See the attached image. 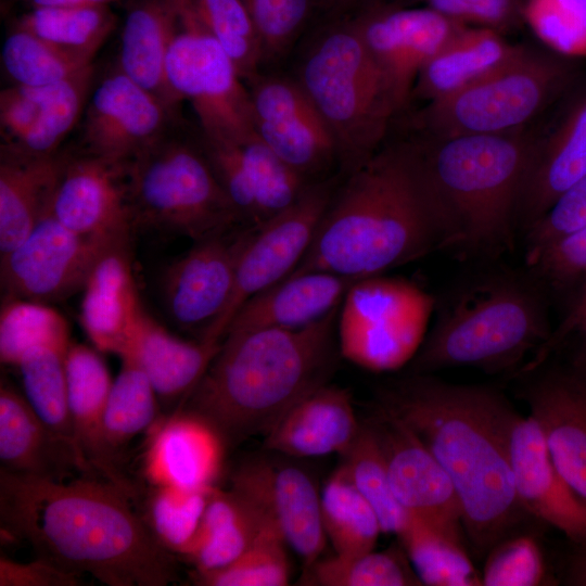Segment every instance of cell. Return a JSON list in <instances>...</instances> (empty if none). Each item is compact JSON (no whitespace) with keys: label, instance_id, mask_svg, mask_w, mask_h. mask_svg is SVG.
<instances>
[{"label":"cell","instance_id":"3957f363","mask_svg":"<svg viewBox=\"0 0 586 586\" xmlns=\"http://www.w3.org/2000/svg\"><path fill=\"white\" fill-rule=\"evenodd\" d=\"M340 306L303 329L227 332L179 410L208 423L228 448L264 438L297 402L329 383L341 356Z\"/></svg>","mask_w":586,"mask_h":586},{"label":"cell","instance_id":"60d3db41","mask_svg":"<svg viewBox=\"0 0 586 586\" xmlns=\"http://www.w3.org/2000/svg\"><path fill=\"white\" fill-rule=\"evenodd\" d=\"M94 77L93 65L61 82L35 87L41 109L35 126L17 146L37 156L54 155L82 116ZM7 146V145H5Z\"/></svg>","mask_w":586,"mask_h":586},{"label":"cell","instance_id":"52a82bcc","mask_svg":"<svg viewBox=\"0 0 586 586\" xmlns=\"http://www.w3.org/2000/svg\"><path fill=\"white\" fill-rule=\"evenodd\" d=\"M294 79L329 127L348 173L379 150L397 111L353 18L320 28L304 50Z\"/></svg>","mask_w":586,"mask_h":586},{"label":"cell","instance_id":"277c9868","mask_svg":"<svg viewBox=\"0 0 586 586\" xmlns=\"http://www.w3.org/2000/svg\"><path fill=\"white\" fill-rule=\"evenodd\" d=\"M440 250L495 258L512 250L537 142L522 130L405 143Z\"/></svg>","mask_w":586,"mask_h":586},{"label":"cell","instance_id":"d4e9b609","mask_svg":"<svg viewBox=\"0 0 586 586\" xmlns=\"http://www.w3.org/2000/svg\"><path fill=\"white\" fill-rule=\"evenodd\" d=\"M358 421L351 393L326 383L297 402L263 438L265 450L288 458L341 457L357 438Z\"/></svg>","mask_w":586,"mask_h":586},{"label":"cell","instance_id":"836d02e7","mask_svg":"<svg viewBox=\"0 0 586 586\" xmlns=\"http://www.w3.org/2000/svg\"><path fill=\"white\" fill-rule=\"evenodd\" d=\"M268 521L233 489L214 487L195 537L182 556L194 573L212 572L238 559Z\"/></svg>","mask_w":586,"mask_h":586},{"label":"cell","instance_id":"91938a15","mask_svg":"<svg viewBox=\"0 0 586 586\" xmlns=\"http://www.w3.org/2000/svg\"><path fill=\"white\" fill-rule=\"evenodd\" d=\"M570 335L576 336L579 343L577 349L586 354V275L570 292V303L564 318L538 349V357L532 364L546 359Z\"/></svg>","mask_w":586,"mask_h":586},{"label":"cell","instance_id":"f546056e","mask_svg":"<svg viewBox=\"0 0 586 586\" xmlns=\"http://www.w3.org/2000/svg\"><path fill=\"white\" fill-rule=\"evenodd\" d=\"M64 153L37 156L1 145L0 256L16 247L49 212Z\"/></svg>","mask_w":586,"mask_h":586},{"label":"cell","instance_id":"816d5d0a","mask_svg":"<svg viewBox=\"0 0 586 586\" xmlns=\"http://www.w3.org/2000/svg\"><path fill=\"white\" fill-rule=\"evenodd\" d=\"M482 575L486 586H537L547 582V568L537 540L510 535L487 552Z\"/></svg>","mask_w":586,"mask_h":586},{"label":"cell","instance_id":"bcb514c9","mask_svg":"<svg viewBox=\"0 0 586 586\" xmlns=\"http://www.w3.org/2000/svg\"><path fill=\"white\" fill-rule=\"evenodd\" d=\"M204 27L220 43L244 82L259 74L263 53L243 0H189Z\"/></svg>","mask_w":586,"mask_h":586},{"label":"cell","instance_id":"2e32d148","mask_svg":"<svg viewBox=\"0 0 586 586\" xmlns=\"http://www.w3.org/2000/svg\"><path fill=\"white\" fill-rule=\"evenodd\" d=\"M111 247L67 229L49 209L16 247L0 256L4 298L48 305L63 301L84 289L93 266Z\"/></svg>","mask_w":586,"mask_h":586},{"label":"cell","instance_id":"8d00e7d4","mask_svg":"<svg viewBox=\"0 0 586 586\" xmlns=\"http://www.w3.org/2000/svg\"><path fill=\"white\" fill-rule=\"evenodd\" d=\"M68 346L46 344L31 347L22 356L16 367L21 373L24 396L31 408L48 428L68 443L82 459L76 444L68 406L65 370ZM84 463L86 464L85 461ZM86 467L88 468L87 464Z\"/></svg>","mask_w":586,"mask_h":586},{"label":"cell","instance_id":"7402d4cb","mask_svg":"<svg viewBox=\"0 0 586 586\" xmlns=\"http://www.w3.org/2000/svg\"><path fill=\"white\" fill-rule=\"evenodd\" d=\"M514 491L523 510L563 533L576 545L586 544V502L556 468L534 419L518 415L509 438Z\"/></svg>","mask_w":586,"mask_h":586},{"label":"cell","instance_id":"484cf974","mask_svg":"<svg viewBox=\"0 0 586 586\" xmlns=\"http://www.w3.org/2000/svg\"><path fill=\"white\" fill-rule=\"evenodd\" d=\"M356 281L321 270L288 276L245 301L224 335L230 331L306 328L337 308Z\"/></svg>","mask_w":586,"mask_h":586},{"label":"cell","instance_id":"d590c367","mask_svg":"<svg viewBox=\"0 0 586 586\" xmlns=\"http://www.w3.org/2000/svg\"><path fill=\"white\" fill-rule=\"evenodd\" d=\"M320 513L327 540L336 555L354 556L374 549L382 533L379 519L342 464L320 492Z\"/></svg>","mask_w":586,"mask_h":586},{"label":"cell","instance_id":"8992f818","mask_svg":"<svg viewBox=\"0 0 586 586\" xmlns=\"http://www.w3.org/2000/svg\"><path fill=\"white\" fill-rule=\"evenodd\" d=\"M549 292L526 268L495 267L469 275L435 300V321L410 372L472 367L509 372L550 337Z\"/></svg>","mask_w":586,"mask_h":586},{"label":"cell","instance_id":"44dd1931","mask_svg":"<svg viewBox=\"0 0 586 586\" xmlns=\"http://www.w3.org/2000/svg\"><path fill=\"white\" fill-rule=\"evenodd\" d=\"M369 422L378 435L400 506L411 518L463 544L461 505L446 470L404 422L382 407L377 405Z\"/></svg>","mask_w":586,"mask_h":586},{"label":"cell","instance_id":"5bb4252c","mask_svg":"<svg viewBox=\"0 0 586 586\" xmlns=\"http://www.w3.org/2000/svg\"><path fill=\"white\" fill-rule=\"evenodd\" d=\"M520 398L539 426L552 461L586 502V354L524 368Z\"/></svg>","mask_w":586,"mask_h":586},{"label":"cell","instance_id":"4dcf8cb0","mask_svg":"<svg viewBox=\"0 0 586 586\" xmlns=\"http://www.w3.org/2000/svg\"><path fill=\"white\" fill-rule=\"evenodd\" d=\"M586 176V92L553 132L538 142L526 180L520 231L524 232L570 187Z\"/></svg>","mask_w":586,"mask_h":586},{"label":"cell","instance_id":"be15d7a7","mask_svg":"<svg viewBox=\"0 0 586 586\" xmlns=\"http://www.w3.org/2000/svg\"><path fill=\"white\" fill-rule=\"evenodd\" d=\"M318 5L332 12H342L361 4H370L374 0H317Z\"/></svg>","mask_w":586,"mask_h":586},{"label":"cell","instance_id":"c3c4849f","mask_svg":"<svg viewBox=\"0 0 586 586\" xmlns=\"http://www.w3.org/2000/svg\"><path fill=\"white\" fill-rule=\"evenodd\" d=\"M240 148L263 222L293 204L311 183L283 162L257 135L240 143Z\"/></svg>","mask_w":586,"mask_h":586},{"label":"cell","instance_id":"db71d44e","mask_svg":"<svg viewBox=\"0 0 586 586\" xmlns=\"http://www.w3.org/2000/svg\"><path fill=\"white\" fill-rule=\"evenodd\" d=\"M200 142L216 178L237 208L243 224L250 227L262 225L240 143L211 140L202 135Z\"/></svg>","mask_w":586,"mask_h":586},{"label":"cell","instance_id":"94428289","mask_svg":"<svg viewBox=\"0 0 586 586\" xmlns=\"http://www.w3.org/2000/svg\"><path fill=\"white\" fill-rule=\"evenodd\" d=\"M31 8H69L90 5H111L122 0H23Z\"/></svg>","mask_w":586,"mask_h":586},{"label":"cell","instance_id":"11a10c76","mask_svg":"<svg viewBox=\"0 0 586 586\" xmlns=\"http://www.w3.org/2000/svg\"><path fill=\"white\" fill-rule=\"evenodd\" d=\"M586 226V176L564 191L524 233L525 263L557 240Z\"/></svg>","mask_w":586,"mask_h":586},{"label":"cell","instance_id":"f907efd6","mask_svg":"<svg viewBox=\"0 0 586 586\" xmlns=\"http://www.w3.org/2000/svg\"><path fill=\"white\" fill-rule=\"evenodd\" d=\"M257 31L263 64L279 61L290 50L317 0H243Z\"/></svg>","mask_w":586,"mask_h":586},{"label":"cell","instance_id":"cb8c5ba5","mask_svg":"<svg viewBox=\"0 0 586 586\" xmlns=\"http://www.w3.org/2000/svg\"><path fill=\"white\" fill-rule=\"evenodd\" d=\"M220 343L180 339L142 309L119 357L132 359L149 379L165 415L179 410Z\"/></svg>","mask_w":586,"mask_h":586},{"label":"cell","instance_id":"ffe728a7","mask_svg":"<svg viewBox=\"0 0 586 586\" xmlns=\"http://www.w3.org/2000/svg\"><path fill=\"white\" fill-rule=\"evenodd\" d=\"M73 232L107 245H128L133 230L128 163L79 151L64 153L50 205Z\"/></svg>","mask_w":586,"mask_h":586},{"label":"cell","instance_id":"4fadbf2b","mask_svg":"<svg viewBox=\"0 0 586 586\" xmlns=\"http://www.w3.org/2000/svg\"><path fill=\"white\" fill-rule=\"evenodd\" d=\"M254 227L239 226L193 242L163 271L160 293L171 322L206 341L226 310L241 252Z\"/></svg>","mask_w":586,"mask_h":586},{"label":"cell","instance_id":"f1b7e54d","mask_svg":"<svg viewBox=\"0 0 586 586\" xmlns=\"http://www.w3.org/2000/svg\"><path fill=\"white\" fill-rule=\"evenodd\" d=\"M80 322L95 348L118 355L142 311L128 245L106 250L82 289Z\"/></svg>","mask_w":586,"mask_h":586},{"label":"cell","instance_id":"9c48e42d","mask_svg":"<svg viewBox=\"0 0 586 586\" xmlns=\"http://www.w3.org/2000/svg\"><path fill=\"white\" fill-rule=\"evenodd\" d=\"M565 64L526 48L469 87L426 103L419 123L431 137L522 130L563 87Z\"/></svg>","mask_w":586,"mask_h":586},{"label":"cell","instance_id":"7c38bea8","mask_svg":"<svg viewBox=\"0 0 586 586\" xmlns=\"http://www.w3.org/2000/svg\"><path fill=\"white\" fill-rule=\"evenodd\" d=\"M333 193L331 179L311 182L293 204L253 228L238 262L230 302L207 342L220 343L230 320L245 301L297 267L311 245Z\"/></svg>","mask_w":586,"mask_h":586},{"label":"cell","instance_id":"e0dca14e","mask_svg":"<svg viewBox=\"0 0 586 586\" xmlns=\"http://www.w3.org/2000/svg\"><path fill=\"white\" fill-rule=\"evenodd\" d=\"M178 123V114L135 82L118 66L92 88L77 151L129 163Z\"/></svg>","mask_w":586,"mask_h":586},{"label":"cell","instance_id":"5b68a950","mask_svg":"<svg viewBox=\"0 0 586 586\" xmlns=\"http://www.w3.org/2000/svg\"><path fill=\"white\" fill-rule=\"evenodd\" d=\"M440 250L405 143L378 150L332 195L310 247L289 275L364 279Z\"/></svg>","mask_w":586,"mask_h":586},{"label":"cell","instance_id":"d6a6232c","mask_svg":"<svg viewBox=\"0 0 586 586\" xmlns=\"http://www.w3.org/2000/svg\"><path fill=\"white\" fill-rule=\"evenodd\" d=\"M522 50L504 34L463 27L422 68L412 97L426 103L451 95L504 65Z\"/></svg>","mask_w":586,"mask_h":586},{"label":"cell","instance_id":"603a6c76","mask_svg":"<svg viewBox=\"0 0 586 586\" xmlns=\"http://www.w3.org/2000/svg\"><path fill=\"white\" fill-rule=\"evenodd\" d=\"M148 432L143 472L152 486H215L227 447L208 423L177 410L157 419Z\"/></svg>","mask_w":586,"mask_h":586},{"label":"cell","instance_id":"8fae6325","mask_svg":"<svg viewBox=\"0 0 586 586\" xmlns=\"http://www.w3.org/2000/svg\"><path fill=\"white\" fill-rule=\"evenodd\" d=\"M175 4L178 18L166 60L167 85L179 102H190L203 137L243 143L256 135L247 86L189 0Z\"/></svg>","mask_w":586,"mask_h":586},{"label":"cell","instance_id":"9a60e30c","mask_svg":"<svg viewBox=\"0 0 586 586\" xmlns=\"http://www.w3.org/2000/svg\"><path fill=\"white\" fill-rule=\"evenodd\" d=\"M265 451L233 469L230 488L278 528L306 568L320 558L327 543L320 492L303 468L284 460L283 455Z\"/></svg>","mask_w":586,"mask_h":586},{"label":"cell","instance_id":"30bf717a","mask_svg":"<svg viewBox=\"0 0 586 586\" xmlns=\"http://www.w3.org/2000/svg\"><path fill=\"white\" fill-rule=\"evenodd\" d=\"M434 304L432 295L407 279L379 275L356 281L339 309L340 355L373 372L403 368L428 333Z\"/></svg>","mask_w":586,"mask_h":586},{"label":"cell","instance_id":"6da1fadb","mask_svg":"<svg viewBox=\"0 0 586 586\" xmlns=\"http://www.w3.org/2000/svg\"><path fill=\"white\" fill-rule=\"evenodd\" d=\"M130 495L91 475L64 482L0 469L1 533L38 557L109 586H165L176 555L130 506Z\"/></svg>","mask_w":586,"mask_h":586},{"label":"cell","instance_id":"7dc6e473","mask_svg":"<svg viewBox=\"0 0 586 586\" xmlns=\"http://www.w3.org/2000/svg\"><path fill=\"white\" fill-rule=\"evenodd\" d=\"M288 544L278 528L266 523L254 543L229 565L194 573L202 586H284L290 582Z\"/></svg>","mask_w":586,"mask_h":586},{"label":"cell","instance_id":"680465c9","mask_svg":"<svg viewBox=\"0 0 586 586\" xmlns=\"http://www.w3.org/2000/svg\"><path fill=\"white\" fill-rule=\"evenodd\" d=\"M79 575L53 562L37 557L29 562H18L0 557V586H78Z\"/></svg>","mask_w":586,"mask_h":586},{"label":"cell","instance_id":"6f0895ef","mask_svg":"<svg viewBox=\"0 0 586 586\" xmlns=\"http://www.w3.org/2000/svg\"><path fill=\"white\" fill-rule=\"evenodd\" d=\"M40 109L41 102L35 87L12 85L1 90V145H20L35 126Z\"/></svg>","mask_w":586,"mask_h":586},{"label":"cell","instance_id":"9f6ffc18","mask_svg":"<svg viewBox=\"0 0 586 586\" xmlns=\"http://www.w3.org/2000/svg\"><path fill=\"white\" fill-rule=\"evenodd\" d=\"M428 7L467 27L487 28L501 34L521 22L524 0H410Z\"/></svg>","mask_w":586,"mask_h":586},{"label":"cell","instance_id":"e575fe53","mask_svg":"<svg viewBox=\"0 0 586 586\" xmlns=\"http://www.w3.org/2000/svg\"><path fill=\"white\" fill-rule=\"evenodd\" d=\"M122 368L113 381L103 416L102 435L107 459L115 469L130 442L156 422L157 396L139 366L120 357ZM123 473V472H122Z\"/></svg>","mask_w":586,"mask_h":586},{"label":"cell","instance_id":"1f68e13d","mask_svg":"<svg viewBox=\"0 0 586 586\" xmlns=\"http://www.w3.org/2000/svg\"><path fill=\"white\" fill-rule=\"evenodd\" d=\"M175 0H130L122 28L118 68L177 113L180 102L166 79L177 27Z\"/></svg>","mask_w":586,"mask_h":586},{"label":"cell","instance_id":"ac0fdd59","mask_svg":"<svg viewBox=\"0 0 586 586\" xmlns=\"http://www.w3.org/2000/svg\"><path fill=\"white\" fill-rule=\"evenodd\" d=\"M245 84L258 138L308 182L323 180L320 178L340 163L337 146L297 81L259 73Z\"/></svg>","mask_w":586,"mask_h":586},{"label":"cell","instance_id":"6125c7cd","mask_svg":"<svg viewBox=\"0 0 586 586\" xmlns=\"http://www.w3.org/2000/svg\"><path fill=\"white\" fill-rule=\"evenodd\" d=\"M578 546L581 549L569 566L568 581L572 585L586 586V544Z\"/></svg>","mask_w":586,"mask_h":586},{"label":"cell","instance_id":"f35d334b","mask_svg":"<svg viewBox=\"0 0 586 586\" xmlns=\"http://www.w3.org/2000/svg\"><path fill=\"white\" fill-rule=\"evenodd\" d=\"M13 25L67 51L94 58L113 31L111 5L31 8Z\"/></svg>","mask_w":586,"mask_h":586},{"label":"cell","instance_id":"4316f807","mask_svg":"<svg viewBox=\"0 0 586 586\" xmlns=\"http://www.w3.org/2000/svg\"><path fill=\"white\" fill-rule=\"evenodd\" d=\"M0 461L9 472L63 481L73 471L91 475L78 453L39 418L26 397L0 387Z\"/></svg>","mask_w":586,"mask_h":586},{"label":"cell","instance_id":"d6986e66","mask_svg":"<svg viewBox=\"0 0 586 586\" xmlns=\"http://www.w3.org/2000/svg\"><path fill=\"white\" fill-rule=\"evenodd\" d=\"M369 53L380 68L396 111L410 98L426 63L463 27L424 7L372 2L353 17Z\"/></svg>","mask_w":586,"mask_h":586},{"label":"cell","instance_id":"ee69618b","mask_svg":"<svg viewBox=\"0 0 586 586\" xmlns=\"http://www.w3.org/2000/svg\"><path fill=\"white\" fill-rule=\"evenodd\" d=\"M214 487L152 486L143 520L167 550L181 557L186 553L201 525Z\"/></svg>","mask_w":586,"mask_h":586},{"label":"cell","instance_id":"ab89813d","mask_svg":"<svg viewBox=\"0 0 586 586\" xmlns=\"http://www.w3.org/2000/svg\"><path fill=\"white\" fill-rule=\"evenodd\" d=\"M342 458L349 480L373 508L382 533L399 536L410 515L393 493L385 457L369 421L361 423L357 438Z\"/></svg>","mask_w":586,"mask_h":586},{"label":"cell","instance_id":"7a4b0ae2","mask_svg":"<svg viewBox=\"0 0 586 586\" xmlns=\"http://www.w3.org/2000/svg\"><path fill=\"white\" fill-rule=\"evenodd\" d=\"M377 405L404 422L446 470L479 555L512 535L526 512L514 491L509 450L519 413L502 392L410 372L380 386Z\"/></svg>","mask_w":586,"mask_h":586},{"label":"cell","instance_id":"ba28073f","mask_svg":"<svg viewBox=\"0 0 586 586\" xmlns=\"http://www.w3.org/2000/svg\"><path fill=\"white\" fill-rule=\"evenodd\" d=\"M178 123L128 163L136 227L193 242L243 224L216 178L200 138H184Z\"/></svg>","mask_w":586,"mask_h":586},{"label":"cell","instance_id":"681fc988","mask_svg":"<svg viewBox=\"0 0 586 586\" xmlns=\"http://www.w3.org/2000/svg\"><path fill=\"white\" fill-rule=\"evenodd\" d=\"M522 18L555 53L586 58V0H524Z\"/></svg>","mask_w":586,"mask_h":586},{"label":"cell","instance_id":"f6af8a7d","mask_svg":"<svg viewBox=\"0 0 586 586\" xmlns=\"http://www.w3.org/2000/svg\"><path fill=\"white\" fill-rule=\"evenodd\" d=\"M65 318L48 304L4 298L0 313V359L16 367L31 347L69 345Z\"/></svg>","mask_w":586,"mask_h":586},{"label":"cell","instance_id":"74e56055","mask_svg":"<svg viewBox=\"0 0 586 586\" xmlns=\"http://www.w3.org/2000/svg\"><path fill=\"white\" fill-rule=\"evenodd\" d=\"M303 585L419 586L423 585L403 546L354 556L319 558L305 568Z\"/></svg>","mask_w":586,"mask_h":586},{"label":"cell","instance_id":"f5cc1de1","mask_svg":"<svg viewBox=\"0 0 586 586\" xmlns=\"http://www.w3.org/2000/svg\"><path fill=\"white\" fill-rule=\"evenodd\" d=\"M526 268L550 293H570L586 275V226L543 249Z\"/></svg>","mask_w":586,"mask_h":586},{"label":"cell","instance_id":"b9f144b4","mask_svg":"<svg viewBox=\"0 0 586 586\" xmlns=\"http://www.w3.org/2000/svg\"><path fill=\"white\" fill-rule=\"evenodd\" d=\"M12 85L43 87L66 80L92 64V58L61 49L12 25L1 51Z\"/></svg>","mask_w":586,"mask_h":586},{"label":"cell","instance_id":"7bdbcfd3","mask_svg":"<svg viewBox=\"0 0 586 586\" xmlns=\"http://www.w3.org/2000/svg\"><path fill=\"white\" fill-rule=\"evenodd\" d=\"M398 538L423 585H482V575L475 570L463 544L411 517Z\"/></svg>","mask_w":586,"mask_h":586},{"label":"cell","instance_id":"83f0119b","mask_svg":"<svg viewBox=\"0 0 586 586\" xmlns=\"http://www.w3.org/2000/svg\"><path fill=\"white\" fill-rule=\"evenodd\" d=\"M65 370L74 435L84 461L93 475L132 496L131 483L113 467L104 450L103 416L113 381L103 358L93 348L71 342Z\"/></svg>","mask_w":586,"mask_h":586}]
</instances>
